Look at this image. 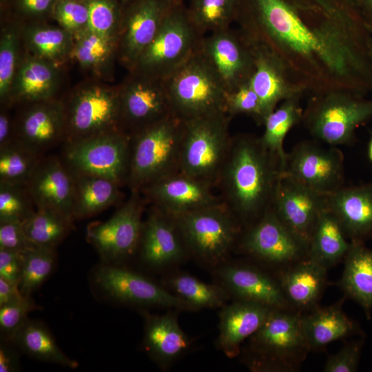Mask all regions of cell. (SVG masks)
<instances>
[{
	"label": "cell",
	"instance_id": "cell-1",
	"mask_svg": "<svg viewBox=\"0 0 372 372\" xmlns=\"http://www.w3.org/2000/svg\"><path fill=\"white\" fill-rule=\"evenodd\" d=\"M236 21L304 93H372L371 34L349 0H238Z\"/></svg>",
	"mask_w": 372,
	"mask_h": 372
},
{
	"label": "cell",
	"instance_id": "cell-2",
	"mask_svg": "<svg viewBox=\"0 0 372 372\" xmlns=\"http://www.w3.org/2000/svg\"><path fill=\"white\" fill-rule=\"evenodd\" d=\"M282 174L279 158L265 147L260 137L232 136L216 189L242 229L272 208Z\"/></svg>",
	"mask_w": 372,
	"mask_h": 372
},
{
	"label": "cell",
	"instance_id": "cell-3",
	"mask_svg": "<svg viewBox=\"0 0 372 372\" xmlns=\"http://www.w3.org/2000/svg\"><path fill=\"white\" fill-rule=\"evenodd\" d=\"M302 312L274 309L249 340L247 364L253 371H296L310 351L302 323Z\"/></svg>",
	"mask_w": 372,
	"mask_h": 372
},
{
	"label": "cell",
	"instance_id": "cell-4",
	"mask_svg": "<svg viewBox=\"0 0 372 372\" xmlns=\"http://www.w3.org/2000/svg\"><path fill=\"white\" fill-rule=\"evenodd\" d=\"M183 130L184 121L173 114L130 134L131 192L178 172Z\"/></svg>",
	"mask_w": 372,
	"mask_h": 372
},
{
	"label": "cell",
	"instance_id": "cell-5",
	"mask_svg": "<svg viewBox=\"0 0 372 372\" xmlns=\"http://www.w3.org/2000/svg\"><path fill=\"white\" fill-rule=\"evenodd\" d=\"M372 118V98L348 91L313 94L302 122L315 140L331 146L351 145L355 131Z\"/></svg>",
	"mask_w": 372,
	"mask_h": 372
},
{
	"label": "cell",
	"instance_id": "cell-6",
	"mask_svg": "<svg viewBox=\"0 0 372 372\" xmlns=\"http://www.w3.org/2000/svg\"><path fill=\"white\" fill-rule=\"evenodd\" d=\"M174 218L187 254L214 267L225 262L242 230L223 203Z\"/></svg>",
	"mask_w": 372,
	"mask_h": 372
},
{
	"label": "cell",
	"instance_id": "cell-7",
	"mask_svg": "<svg viewBox=\"0 0 372 372\" xmlns=\"http://www.w3.org/2000/svg\"><path fill=\"white\" fill-rule=\"evenodd\" d=\"M165 83L173 114L183 121L227 113V91L199 50Z\"/></svg>",
	"mask_w": 372,
	"mask_h": 372
},
{
	"label": "cell",
	"instance_id": "cell-8",
	"mask_svg": "<svg viewBox=\"0 0 372 372\" xmlns=\"http://www.w3.org/2000/svg\"><path fill=\"white\" fill-rule=\"evenodd\" d=\"M231 118L220 113L184 121L178 172L216 188L232 139Z\"/></svg>",
	"mask_w": 372,
	"mask_h": 372
},
{
	"label": "cell",
	"instance_id": "cell-9",
	"mask_svg": "<svg viewBox=\"0 0 372 372\" xmlns=\"http://www.w3.org/2000/svg\"><path fill=\"white\" fill-rule=\"evenodd\" d=\"M203 37L192 25L186 8L176 1L130 72L165 80L198 51Z\"/></svg>",
	"mask_w": 372,
	"mask_h": 372
},
{
	"label": "cell",
	"instance_id": "cell-10",
	"mask_svg": "<svg viewBox=\"0 0 372 372\" xmlns=\"http://www.w3.org/2000/svg\"><path fill=\"white\" fill-rule=\"evenodd\" d=\"M130 135L117 130L66 142L63 162L74 174L110 179L121 187L127 184Z\"/></svg>",
	"mask_w": 372,
	"mask_h": 372
},
{
	"label": "cell",
	"instance_id": "cell-11",
	"mask_svg": "<svg viewBox=\"0 0 372 372\" xmlns=\"http://www.w3.org/2000/svg\"><path fill=\"white\" fill-rule=\"evenodd\" d=\"M64 108L65 143L122 130L119 86L86 84L72 93Z\"/></svg>",
	"mask_w": 372,
	"mask_h": 372
},
{
	"label": "cell",
	"instance_id": "cell-12",
	"mask_svg": "<svg viewBox=\"0 0 372 372\" xmlns=\"http://www.w3.org/2000/svg\"><path fill=\"white\" fill-rule=\"evenodd\" d=\"M140 192L131 196L107 220L90 223L87 241L107 262H118L138 249L145 199Z\"/></svg>",
	"mask_w": 372,
	"mask_h": 372
},
{
	"label": "cell",
	"instance_id": "cell-13",
	"mask_svg": "<svg viewBox=\"0 0 372 372\" xmlns=\"http://www.w3.org/2000/svg\"><path fill=\"white\" fill-rule=\"evenodd\" d=\"M282 173L307 187L329 195L344 185V155L336 146L304 141L287 153Z\"/></svg>",
	"mask_w": 372,
	"mask_h": 372
},
{
	"label": "cell",
	"instance_id": "cell-14",
	"mask_svg": "<svg viewBox=\"0 0 372 372\" xmlns=\"http://www.w3.org/2000/svg\"><path fill=\"white\" fill-rule=\"evenodd\" d=\"M119 90L121 127L130 135L174 114L165 80L130 72Z\"/></svg>",
	"mask_w": 372,
	"mask_h": 372
},
{
	"label": "cell",
	"instance_id": "cell-15",
	"mask_svg": "<svg viewBox=\"0 0 372 372\" xmlns=\"http://www.w3.org/2000/svg\"><path fill=\"white\" fill-rule=\"evenodd\" d=\"M238 245L245 254L274 265H291L307 256V247L272 208L242 229Z\"/></svg>",
	"mask_w": 372,
	"mask_h": 372
},
{
	"label": "cell",
	"instance_id": "cell-16",
	"mask_svg": "<svg viewBox=\"0 0 372 372\" xmlns=\"http://www.w3.org/2000/svg\"><path fill=\"white\" fill-rule=\"evenodd\" d=\"M198 50L227 92L249 82L254 70L253 47L239 29L230 27L203 36Z\"/></svg>",
	"mask_w": 372,
	"mask_h": 372
},
{
	"label": "cell",
	"instance_id": "cell-17",
	"mask_svg": "<svg viewBox=\"0 0 372 372\" xmlns=\"http://www.w3.org/2000/svg\"><path fill=\"white\" fill-rule=\"evenodd\" d=\"M175 0H133L123 6L118 58L131 71L158 33Z\"/></svg>",
	"mask_w": 372,
	"mask_h": 372
},
{
	"label": "cell",
	"instance_id": "cell-18",
	"mask_svg": "<svg viewBox=\"0 0 372 372\" xmlns=\"http://www.w3.org/2000/svg\"><path fill=\"white\" fill-rule=\"evenodd\" d=\"M99 287L112 299L141 306H155L192 311L193 309L169 290L127 269L103 265L94 275Z\"/></svg>",
	"mask_w": 372,
	"mask_h": 372
},
{
	"label": "cell",
	"instance_id": "cell-19",
	"mask_svg": "<svg viewBox=\"0 0 372 372\" xmlns=\"http://www.w3.org/2000/svg\"><path fill=\"white\" fill-rule=\"evenodd\" d=\"M216 189L209 183L176 172L149 184L140 193L152 206L176 218L223 203Z\"/></svg>",
	"mask_w": 372,
	"mask_h": 372
},
{
	"label": "cell",
	"instance_id": "cell-20",
	"mask_svg": "<svg viewBox=\"0 0 372 372\" xmlns=\"http://www.w3.org/2000/svg\"><path fill=\"white\" fill-rule=\"evenodd\" d=\"M326 208L327 195L316 192L282 173L272 209L307 248L318 219Z\"/></svg>",
	"mask_w": 372,
	"mask_h": 372
},
{
	"label": "cell",
	"instance_id": "cell-21",
	"mask_svg": "<svg viewBox=\"0 0 372 372\" xmlns=\"http://www.w3.org/2000/svg\"><path fill=\"white\" fill-rule=\"evenodd\" d=\"M218 282L236 300L253 302L273 309H293L277 279L265 271L245 265H221L216 267Z\"/></svg>",
	"mask_w": 372,
	"mask_h": 372
},
{
	"label": "cell",
	"instance_id": "cell-22",
	"mask_svg": "<svg viewBox=\"0 0 372 372\" xmlns=\"http://www.w3.org/2000/svg\"><path fill=\"white\" fill-rule=\"evenodd\" d=\"M65 138L64 104L53 99L30 104L15 125V140L40 156Z\"/></svg>",
	"mask_w": 372,
	"mask_h": 372
},
{
	"label": "cell",
	"instance_id": "cell-23",
	"mask_svg": "<svg viewBox=\"0 0 372 372\" xmlns=\"http://www.w3.org/2000/svg\"><path fill=\"white\" fill-rule=\"evenodd\" d=\"M26 185L37 209L55 210L74 220V176L63 160L41 158Z\"/></svg>",
	"mask_w": 372,
	"mask_h": 372
},
{
	"label": "cell",
	"instance_id": "cell-24",
	"mask_svg": "<svg viewBox=\"0 0 372 372\" xmlns=\"http://www.w3.org/2000/svg\"><path fill=\"white\" fill-rule=\"evenodd\" d=\"M138 249L142 260L156 268L178 262L187 254L174 218L154 206L143 223Z\"/></svg>",
	"mask_w": 372,
	"mask_h": 372
},
{
	"label": "cell",
	"instance_id": "cell-25",
	"mask_svg": "<svg viewBox=\"0 0 372 372\" xmlns=\"http://www.w3.org/2000/svg\"><path fill=\"white\" fill-rule=\"evenodd\" d=\"M327 208L351 242L372 239V183L344 185L327 195Z\"/></svg>",
	"mask_w": 372,
	"mask_h": 372
},
{
	"label": "cell",
	"instance_id": "cell-26",
	"mask_svg": "<svg viewBox=\"0 0 372 372\" xmlns=\"http://www.w3.org/2000/svg\"><path fill=\"white\" fill-rule=\"evenodd\" d=\"M251 43L254 70L249 83L260 99L264 122L280 102L295 96H302L304 92L291 81L276 56L263 46Z\"/></svg>",
	"mask_w": 372,
	"mask_h": 372
},
{
	"label": "cell",
	"instance_id": "cell-27",
	"mask_svg": "<svg viewBox=\"0 0 372 372\" xmlns=\"http://www.w3.org/2000/svg\"><path fill=\"white\" fill-rule=\"evenodd\" d=\"M217 346L228 357L239 354L241 344L255 333L273 308L261 304L236 300L220 308Z\"/></svg>",
	"mask_w": 372,
	"mask_h": 372
},
{
	"label": "cell",
	"instance_id": "cell-28",
	"mask_svg": "<svg viewBox=\"0 0 372 372\" xmlns=\"http://www.w3.org/2000/svg\"><path fill=\"white\" fill-rule=\"evenodd\" d=\"M345 296L334 304L302 313L304 335L311 351L324 349L329 344L358 335L365 337L359 324L348 317L342 309Z\"/></svg>",
	"mask_w": 372,
	"mask_h": 372
},
{
	"label": "cell",
	"instance_id": "cell-29",
	"mask_svg": "<svg viewBox=\"0 0 372 372\" xmlns=\"http://www.w3.org/2000/svg\"><path fill=\"white\" fill-rule=\"evenodd\" d=\"M327 270L307 256L281 273L278 280L293 309L304 313L318 306L327 285Z\"/></svg>",
	"mask_w": 372,
	"mask_h": 372
},
{
	"label": "cell",
	"instance_id": "cell-30",
	"mask_svg": "<svg viewBox=\"0 0 372 372\" xmlns=\"http://www.w3.org/2000/svg\"><path fill=\"white\" fill-rule=\"evenodd\" d=\"M59 82V65L28 54L20 59L12 85L10 104H31L52 99Z\"/></svg>",
	"mask_w": 372,
	"mask_h": 372
},
{
	"label": "cell",
	"instance_id": "cell-31",
	"mask_svg": "<svg viewBox=\"0 0 372 372\" xmlns=\"http://www.w3.org/2000/svg\"><path fill=\"white\" fill-rule=\"evenodd\" d=\"M176 314L170 311L163 315H145V349L163 369L183 355L190 345V340L179 326Z\"/></svg>",
	"mask_w": 372,
	"mask_h": 372
},
{
	"label": "cell",
	"instance_id": "cell-32",
	"mask_svg": "<svg viewBox=\"0 0 372 372\" xmlns=\"http://www.w3.org/2000/svg\"><path fill=\"white\" fill-rule=\"evenodd\" d=\"M344 261L342 276L336 285L347 298L360 305L369 320L372 313V250L364 243L351 242Z\"/></svg>",
	"mask_w": 372,
	"mask_h": 372
},
{
	"label": "cell",
	"instance_id": "cell-33",
	"mask_svg": "<svg viewBox=\"0 0 372 372\" xmlns=\"http://www.w3.org/2000/svg\"><path fill=\"white\" fill-rule=\"evenodd\" d=\"M72 216L74 219L92 216L115 205L122 198L121 185L110 179L74 174Z\"/></svg>",
	"mask_w": 372,
	"mask_h": 372
},
{
	"label": "cell",
	"instance_id": "cell-34",
	"mask_svg": "<svg viewBox=\"0 0 372 372\" xmlns=\"http://www.w3.org/2000/svg\"><path fill=\"white\" fill-rule=\"evenodd\" d=\"M118 41L87 28L73 35L70 59L97 76H107L112 72L118 57Z\"/></svg>",
	"mask_w": 372,
	"mask_h": 372
},
{
	"label": "cell",
	"instance_id": "cell-35",
	"mask_svg": "<svg viewBox=\"0 0 372 372\" xmlns=\"http://www.w3.org/2000/svg\"><path fill=\"white\" fill-rule=\"evenodd\" d=\"M350 245L337 218L328 208L324 209L311 235L307 257L329 269L344 259Z\"/></svg>",
	"mask_w": 372,
	"mask_h": 372
},
{
	"label": "cell",
	"instance_id": "cell-36",
	"mask_svg": "<svg viewBox=\"0 0 372 372\" xmlns=\"http://www.w3.org/2000/svg\"><path fill=\"white\" fill-rule=\"evenodd\" d=\"M21 39L33 56L59 66L70 59L73 35L61 26L31 24L21 28Z\"/></svg>",
	"mask_w": 372,
	"mask_h": 372
},
{
	"label": "cell",
	"instance_id": "cell-37",
	"mask_svg": "<svg viewBox=\"0 0 372 372\" xmlns=\"http://www.w3.org/2000/svg\"><path fill=\"white\" fill-rule=\"evenodd\" d=\"M12 342L37 360L76 369L79 363L67 356L42 322L28 319L15 334Z\"/></svg>",
	"mask_w": 372,
	"mask_h": 372
},
{
	"label": "cell",
	"instance_id": "cell-38",
	"mask_svg": "<svg viewBox=\"0 0 372 372\" xmlns=\"http://www.w3.org/2000/svg\"><path fill=\"white\" fill-rule=\"evenodd\" d=\"M301 97L283 101L263 122L265 130L260 137V141L266 149L279 158L282 172L287 156L283 146L285 138L290 130L302 121L304 110L300 105Z\"/></svg>",
	"mask_w": 372,
	"mask_h": 372
},
{
	"label": "cell",
	"instance_id": "cell-39",
	"mask_svg": "<svg viewBox=\"0 0 372 372\" xmlns=\"http://www.w3.org/2000/svg\"><path fill=\"white\" fill-rule=\"evenodd\" d=\"M169 290L187 302L193 310L225 306L230 295L220 285L205 283L183 272L169 275L165 280Z\"/></svg>",
	"mask_w": 372,
	"mask_h": 372
},
{
	"label": "cell",
	"instance_id": "cell-40",
	"mask_svg": "<svg viewBox=\"0 0 372 372\" xmlns=\"http://www.w3.org/2000/svg\"><path fill=\"white\" fill-rule=\"evenodd\" d=\"M73 219L55 210L37 209L23 222L28 238L35 245L55 249L72 229Z\"/></svg>",
	"mask_w": 372,
	"mask_h": 372
},
{
	"label": "cell",
	"instance_id": "cell-41",
	"mask_svg": "<svg viewBox=\"0 0 372 372\" xmlns=\"http://www.w3.org/2000/svg\"><path fill=\"white\" fill-rule=\"evenodd\" d=\"M238 5V0H190L186 9L194 27L205 36L230 28Z\"/></svg>",
	"mask_w": 372,
	"mask_h": 372
},
{
	"label": "cell",
	"instance_id": "cell-42",
	"mask_svg": "<svg viewBox=\"0 0 372 372\" xmlns=\"http://www.w3.org/2000/svg\"><path fill=\"white\" fill-rule=\"evenodd\" d=\"M41 158L16 140L0 148V182L26 184Z\"/></svg>",
	"mask_w": 372,
	"mask_h": 372
},
{
	"label": "cell",
	"instance_id": "cell-43",
	"mask_svg": "<svg viewBox=\"0 0 372 372\" xmlns=\"http://www.w3.org/2000/svg\"><path fill=\"white\" fill-rule=\"evenodd\" d=\"M56 261L54 249L35 246L22 252L19 289L23 296H30L48 278Z\"/></svg>",
	"mask_w": 372,
	"mask_h": 372
},
{
	"label": "cell",
	"instance_id": "cell-44",
	"mask_svg": "<svg viewBox=\"0 0 372 372\" xmlns=\"http://www.w3.org/2000/svg\"><path fill=\"white\" fill-rule=\"evenodd\" d=\"M21 29L14 23L3 27L0 37V99L3 105H10L12 82L20 61L19 44Z\"/></svg>",
	"mask_w": 372,
	"mask_h": 372
},
{
	"label": "cell",
	"instance_id": "cell-45",
	"mask_svg": "<svg viewBox=\"0 0 372 372\" xmlns=\"http://www.w3.org/2000/svg\"><path fill=\"white\" fill-rule=\"evenodd\" d=\"M86 1L89 10L87 28L96 33L118 41L123 14L121 1Z\"/></svg>",
	"mask_w": 372,
	"mask_h": 372
},
{
	"label": "cell",
	"instance_id": "cell-46",
	"mask_svg": "<svg viewBox=\"0 0 372 372\" xmlns=\"http://www.w3.org/2000/svg\"><path fill=\"white\" fill-rule=\"evenodd\" d=\"M35 205L26 184L0 182V221L23 222Z\"/></svg>",
	"mask_w": 372,
	"mask_h": 372
},
{
	"label": "cell",
	"instance_id": "cell-47",
	"mask_svg": "<svg viewBox=\"0 0 372 372\" xmlns=\"http://www.w3.org/2000/svg\"><path fill=\"white\" fill-rule=\"evenodd\" d=\"M52 15L59 26L72 35L87 28L89 10L86 0H56Z\"/></svg>",
	"mask_w": 372,
	"mask_h": 372
},
{
	"label": "cell",
	"instance_id": "cell-48",
	"mask_svg": "<svg viewBox=\"0 0 372 372\" xmlns=\"http://www.w3.org/2000/svg\"><path fill=\"white\" fill-rule=\"evenodd\" d=\"M37 309L30 296L0 307V329L3 340L12 342L15 334L28 319V314Z\"/></svg>",
	"mask_w": 372,
	"mask_h": 372
},
{
	"label": "cell",
	"instance_id": "cell-49",
	"mask_svg": "<svg viewBox=\"0 0 372 372\" xmlns=\"http://www.w3.org/2000/svg\"><path fill=\"white\" fill-rule=\"evenodd\" d=\"M225 106L227 114L231 117L247 114L258 124L263 123L260 99L249 82L227 92Z\"/></svg>",
	"mask_w": 372,
	"mask_h": 372
},
{
	"label": "cell",
	"instance_id": "cell-50",
	"mask_svg": "<svg viewBox=\"0 0 372 372\" xmlns=\"http://www.w3.org/2000/svg\"><path fill=\"white\" fill-rule=\"evenodd\" d=\"M364 338L346 342L335 353L331 355L323 368L324 372H355L358 371L364 344Z\"/></svg>",
	"mask_w": 372,
	"mask_h": 372
},
{
	"label": "cell",
	"instance_id": "cell-51",
	"mask_svg": "<svg viewBox=\"0 0 372 372\" xmlns=\"http://www.w3.org/2000/svg\"><path fill=\"white\" fill-rule=\"evenodd\" d=\"M35 246L26 236L22 222L0 221V249L22 253Z\"/></svg>",
	"mask_w": 372,
	"mask_h": 372
},
{
	"label": "cell",
	"instance_id": "cell-52",
	"mask_svg": "<svg viewBox=\"0 0 372 372\" xmlns=\"http://www.w3.org/2000/svg\"><path fill=\"white\" fill-rule=\"evenodd\" d=\"M22 262V253L0 249V277L19 285Z\"/></svg>",
	"mask_w": 372,
	"mask_h": 372
},
{
	"label": "cell",
	"instance_id": "cell-53",
	"mask_svg": "<svg viewBox=\"0 0 372 372\" xmlns=\"http://www.w3.org/2000/svg\"><path fill=\"white\" fill-rule=\"evenodd\" d=\"M56 0H17L19 9L29 17L52 14Z\"/></svg>",
	"mask_w": 372,
	"mask_h": 372
},
{
	"label": "cell",
	"instance_id": "cell-54",
	"mask_svg": "<svg viewBox=\"0 0 372 372\" xmlns=\"http://www.w3.org/2000/svg\"><path fill=\"white\" fill-rule=\"evenodd\" d=\"M4 340L0 346V372H15L20 369L19 358L16 351Z\"/></svg>",
	"mask_w": 372,
	"mask_h": 372
},
{
	"label": "cell",
	"instance_id": "cell-55",
	"mask_svg": "<svg viewBox=\"0 0 372 372\" xmlns=\"http://www.w3.org/2000/svg\"><path fill=\"white\" fill-rule=\"evenodd\" d=\"M15 140V125L10 114L4 109L0 112V148Z\"/></svg>",
	"mask_w": 372,
	"mask_h": 372
},
{
	"label": "cell",
	"instance_id": "cell-56",
	"mask_svg": "<svg viewBox=\"0 0 372 372\" xmlns=\"http://www.w3.org/2000/svg\"><path fill=\"white\" fill-rule=\"evenodd\" d=\"M19 287L0 277V307L21 298Z\"/></svg>",
	"mask_w": 372,
	"mask_h": 372
},
{
	"label": "cell",
	"instance_id": "cell-57",
	"mask_svg": "<svg viewBox=\"0 0 372 372\" xmlns=\"http://www.w3.org/2000/svg\"><path fill=\"white\" fill-rule=\"evenodd\" d=\"M364 23L370 29L372 28V0H349Z\"/></svg>",
	"mask_w": 372,
	"mask_h": 372
},
{
	"label": "cell",
	"instance_id": "cell-58",
	"mask_svg": "<svg viewBox=\"0 0 372 372\" xmlns=\"http://www.w3.org/2000/svg\"><path fill=\"white\" fill-rule=\"evenodd\" d=\"M368 157L371 163H372V136L370 138L368 145Z\"/></svg>",
	"mask_w": 372,
	"mask_h": 372
},
{
	"label": "cell",
	"instance_id": "cell-59",
	"mask_svg": "<svg viewBox=\"0 0 372 372\" xmlns=\"http://www.w3.org/2000/svg\"><path fill=\"white\" fill-rule=\"evenodd\" d=\"M370 34H371V48H370V55H371V60L372 63V28L369 29Z\"/></svg>",
	"mask_w": 372,
	"mask_h": 372
},
{
	"label": "cell",
	"instance_id": "cell-60",
	"mask_svg": "<svg viewBox=\"0 0 372 372\" xmlns=\"http://www.w3.org/2000/svg\"><path fill=\"white\" fill-rule=\"evenodd\" d=\"M120 1H121V3L122 6H125L126 4H127L128 3L131 2L133 0H120Z\"/></svg>",
	"mask_w": 372,
	"mask_h": 372
},
{
	"label": "cell",
	"instance_id": "cell-61",
	"mask_svg": "<svg viewBox=\"0 0 372 372\" xmlns=\"http://www.w3.org/2000/svg\"><path fill=\"white\" fill-rule=\"evenodd\" d=\"M175 1H180V0H175Z\"/></svg>",
	"mask_w": 372,
	"mask_h": 372
}]
</instances>
